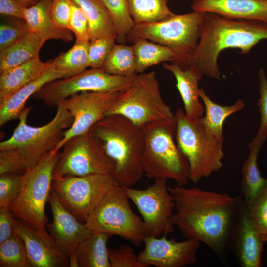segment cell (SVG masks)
Returning a JSON list of instances; mask_svg holds the SVG:
<instances>
[{
    "label": "cell",
    "mask_w": 267,
    "mask_h": 267,
    "mask_svg": "<svg viewBox=\"0 0 267 267\" xmlns=\"http://www.w3.org/2000/svg\"><path fill=\"white\" fill-rule=\"evenodd\" d=\"M174 203L171 218L187 238L206 244L222 261L230 251L234 225L243 199L196 187L168 186Z\"/></svg>",
    "instance_id": "6da1fadb"
},
{
    "label": "cell",
    "mask_w": 267,
    "mask_h": 267,
    "mask_svg": "<svg viewBox=\"0 0 267 267\" xmlns=\"http://www.w3.org/2000/svg\"><path fill=\"white\" fill-rule=\"evenodd\" d=\"M267 39V24L261 21L230 19L206 13L199 42L190 65L202 75L220 79L218 59L223 50H240L246 54L261 40Z\"/></svg>",
    "instance_id": "7a4b0ae2"
},
{
    "label": "cell",
    "mask_w": 267,
    "mask_h": 267,
    "mask_svg": "<svg viewBox=\"0 0 267 267\" xmlns=\"http://www.w3.org/2000/svg\"><path fill=\"white\" fill-rule=\"evenodd\" d=\"M90 130L114 163L112 175L117 185L132 187L139 182L144 175L142 158L145 137L143 128L122 115L109 114Z\"/></svg>",
    "instance_id": "3957f363"
},
{
    "label": "cell",
    "mask_w": 267,
    "mask_h": 267,
    "mask_svg": "<svg viewBox=\"0 0 267 267\" xmlns=\"http://www.w3.org/2000/svg\"><path fill=\"white\" fill-rule=\"evenodd\" d=\"M174 115L176 143L188 163L190 180L197 183L223 166L224 139L210 130L203 117L189 118L181 109Z\"/></svg>",
    "instance_id": "277c9868"
},
{
    "label": "cell",
    "mask_w": 267,
    "mask_h": 267,
    "mask_svg": "<svg viewBox=\"0 0 267 267\" xmlns=\"http://www.w3.org/2000/svg\"><path fill=\"white\" fill-rule=\"evenodd\" d=\"M175 127V119L142 127L145 137L143 168L149 178H170L178 185L185 186L190 180L189 167L176 143Z\"/></svg>",
    "instance_id": "5b68a950"
},
{
    "label": "cell",
    "mask_w": 267,
    "mask_h": 267,
    "mask_svg": "<svg viewBox=\"0 0 267 267\" xmlns=\"http://www.w3.org/2000/svg\"><path fill=\"white\" fill-rule=\"evenodd\" d=\"M206 13L193 11L180 15L174 14L159 22L135 24L126 41L133 43L146 39L171 50L176 56L175 63L182 69L190 65L200 38Z\"/></svg>",
    "instance_id": "8992f818"
},
{
    "label": "cell",
    "mask_w": 267,
    "mask_h": 267,
    "mask_svg": "<svg viewBox=\"0 0 267 267\" xmlns=\"http://www.w3.org/2000/svg\"><path fill=\"white\" fill-rule=\"evenodd\" d=\"M60 155L59 150L49 152L22 175L19 193L9 207L15 218L44 234H48L45 205L52 190L53 172Z\"/></svg>",
    "instance_id": "52a82bcc"
},
{
    "label": "cell",
    "mask_w": 267,
    "mask_h": 267,
    "mask_svg": "<svg viewBox=\"0 0 267 267\" xmlns=\"http://www.w3.org/2000/svg\"><path fill=\"white\" fill-rule=\"evenodd\" d=\"M30 111L31 108L25 107L21 112L12 135L0 143V151L10 148L17 150L32 167L45 154L57 149L65 131L72 125L73 118L68 110L59 104L55 116L49 122L33 127L27 123Z\"/></svg>",
    "instance_id": "ba28073f"
},
{
    "label": "cell",
    "mask_w": 267,
    "mask_h": 267,
    "mask_svg": "<svg viewBox=\"0 0 267 267\" xmlns=\"http://www.w3.org/2000/svg\"><path fill=\"white\" fill-rule=\"evenodd\" d=\"M109 114L122 115L142 127L154 121L175 119L162 99L154 71L136 74L132 84L120 92L106 115Z\"/></svg>",
    "instance_id": "9c48e42d"
},
{
    "label": "cell",
    "mask_w": 267,
    "mask_h": 267,
    "mask_svg": "<svg viewBox=\"0 0 267 267\" xmlns=\"http://www.w3.org/2000/svg\"><path fill=\"white\" fill-rule=\"evenodd\" d=\"M125 188L112 187L85 221L93 232L118 235L139 246L146 236L143 220L132 210Z\"/></svg>",
    "instance_id": "30bf717a"
},
{
    "label": "cell",
    "mask_w": 267,
    "mask_h": 267,
    "mask_svg": "<svg viewBox=\"0 0 267 267\" xmlns=\"http://www.w3.org/2000/svg\"><path fill=\"white\" fill-rule=\"evenodd\" d=\"M116 181L111 174L66 175L54 178L52 191L79 221H86Z\"/></svg>",
    "instance_id": "8fae6325"
},
{
    "label": "cell",
    "mask_w": 267,
    "mask_h": 267,
    "mask_svg": "<svg viewBox=\"0 0 267 267\" xmlns=\"http://www.w3.org/2000/svg\"><path fill=\"white\" fill-rule=\"evenodd\" d=\"M61 148L63 150L53 170V179L66 175L84 176L113 173L114 163L91 130L70 138Z\"/></svg>",
    "instance_id": "7c38bea8"
},
{
    "label": "cell",
    "mask_w": 267,
    "mask_h": 267,
    "mask_svg": "<svg viewBox=\"0 0 267 267\" xmlns=\"http://www.w3.org/2000/svg\"><path fill=\"white\" fill-rule=\"evenodd\" d=\"M136 75L122 76L108 74L100 68H90L68 78L49 82L32 97L49 107H57L64 99L82 92L123 91L132 84Z\"/></svg>",
    "instance_id": "4fadbf2b"
},
{
    "label": "cell",
    "mask_w": 267,
    "mask_h": 267,
    "mask_svg": "<svg viewBox=\"0 0 267 267\" xmlns=\"http://www.w3.org/2000/svg\"><path fill=\"white\" fill-rule=\"evenodd\" d=\"M167 183V179L158 178L145 189L124 187L142 216L146 236H167L173 231L175 203Z\"/></svg>",
    "instance_id": "5bb4252c"
},
{
    "label": "cell",
    "mask_w": 267,
    "mask_h": 267,
    "mask_svg": "<svg viewBox=\"0 0 267 267\" xmlns=\"http://www.w3.org/2000/svg\"><path fill=\"white\" fill-rule=\"evenodd\" d=\"M120 92L85 91L75 94L63 100L62 104L73 118L72 125L64 133L57 149L70 138L89 132L103 118L115 104Z\"/></svg>",
    "instance_id": "9a60e30c"
},
{
    "label": "cell",
    "mask_w": 267,
    "mask_h": 267,
    "mask_svg": "<svg viewBox=\"0 0 267 267\" xmlns=\"http://www.w3.org/2000/svg\"><path fill=\"white\" fill-rule=\"evenodd\" d=\"M200 242L194 238L179 242L168 239L166 235L145 236L144 248L137 255L138 259L146 267H186L196 262Z\"/></svg>",
    "instance_id": "2e32d148"
},
{
    "label": "cell",
    "mask_w": 267,
    "mask_h": 267,
    "mask_svg": "<svg viewBox=\"0 0 267 267\" xmlns=\"http://www.w3.org/2000/svg\"><path fill=\"white\" fill-rule=\"evenodd\" d=\"M14 230L23 240L31 267H69V257L48 233L15 219Z\"/></svg>",
    "instance_id": "e0dca14e"
},
{
    "label": "cell",
    "mask_w": 267,
    "mask_h": 267,
    "mask_svg": "<svg viewBox=\"0 0 267 267\" xmlns=\"http://www.w3.org/2000/svg\"><path fill=\"white\" fill-rule=\"evenodd\" d=\"M48 202L52 220L46 229L56 244L69 256L74 253L78 244L93 233L59 201L51 190Z\"/></svg>",
    "instance_id": "ac0fdd59"
},
{
    "label": "cell",
    "mask_w": 267,
    "mask_h": 267,
    "mask_svg": "<svg viewBox=\"0 0 267 267\" xmlns=\"http://www.w3.org/2000/svg\"><path fill=\"white\" fill-rule=\"evenodd\" d=\"M264 243L243 199L231 236L230 251L233 252L241 267H259Z\"/></svg>",
    "instance_id": "d6986e66"
},
{
    "label": "cell",
    "mask_w": 267,
    "mask_h": 267,
    "mask_svg": "<svg viewBox=\"0 0 267 267\" xmlns=\"http://www.w3.org/2000/svg\"><path fill=\"white\" fill-rule=\"evenodd\" d=\"M193 11L267 24V0H192Z\"/></svg>",
    "instance_id": "ffe728a7"
},
{
    "label": "cell",
    "mask_w": 267,
    "mask_h": 267,
    "mask_svg": "<svg viewBox=\"0 0 267 267\" xmlns=\"http://www.w3.org/2000/svg\"><path fill=\"white\" fill-rule=\"evenodd\" d=\"M163 66L175 77L176 87L183 101L185 115L193 119L203 117L205 108L199 100L198 88V83L203 75L191 66L183 69L175 63H164Z\"/></svg>",
    "instance_id": "44dd1931"
},
{
    "label": "cell",
    "mask_w": 267,
    "mask_h": 267,
    "mask_svg": "<svg viewBox=\"0 0 267 267\" xmlns=\"http://www.w3.org/2000/svg\"><path fill=\"white\" fill-rule=\"evenodd\" d=\"M52 3L50 0H40L24 9L23 19L30 31L38 34L44 42L58 40L69 42L73 40L74 34L70 29L61 28L55 23L51 14Z\"/></svg>",
    "instance_id": "7402d4cb"
},
{
    "label": "cell",
    "mask_w": 267,
    "mask_h": 267,
    "mask_svg": "<svg viewBox=\"0 0 267 267\" xmlns=\"http://www.w3.org/2000/svg\"><path fill=\"white\" fill-rule=\"evenodd\" d=\"M267 137V131L258 130L248 146L249 154L242 172L241 196L247 203L255 198L267 186V179L261 175L257 163L259 152Z\"/></svg>",
    "instance_id": "603a6c76"
},
{
    "label": "cell",
    "mask_w": 267,
    "mask_h": 267,
    "mask_svg": "<svg viewBox=\"0 0 267 267\" xmlns=\"http://www.w3.org/2000/svg\"><path fill=\"white\" fill-rule=\"evenodd\" d=\"M42 75L37 79L26 85L1 103H0V126L18 118L25 108L27 100L38 91L44 85L52 81L60 79L49 61Z\"/></svg>",
    "instance_id": "cb8c5ba5"
},
{
    "label": "cell",
    "mask_w": 267,
    "mask_h": 267,
    "mask_svg": "<svg viewBox=\"0 0 267 267\" xmlns=\"http://www.w3.org/2000/svg\"><path fill=\"white\" fill-rule=\"evenodd\" d=\"M39 56L0 73V103L39 78L46 67Z\"/></svg>",
    "instance_id": "d4e9b609"
},
{
    "label": "cell",
    "mask_w": 267,
    "mask_h": 267,
    "mask_svg": "<svg viewBox=\"0 0 267 267\" xmlns=\"http://www.w3.org/2000/svg\"><path fill=\"white\" fill-rule=\"evenodd\" d=\"M44 42L38 34L30 32L0 51V73L38 56Z\"/></svg>",
    "instance_id": "484cf974"
},
{
    "label": "cell",
    "mask_w": 267,
    "mask_h": 267,
    "mask_svg": "<svg viewBox=\"0 0 267 267\" xmlns=\"http://www.w3.org/2000/svg\"><path fill=\"white\" fill-rule=\"evenodd\" d=\"M111 237L93 232L81 242L75 251L78 267H110L107 243Z\"/></svg>",
    "instance_id": "4316f807"
},
{
    "label": "cell",
    "mask_w": 267,
    "mask_h": 267,
    "mask_svg": "<svg viewBox=\"0 0 267 267\" xmlns=\"http://www.w3.org/2000/svg\"><path fill=\"white\" fill-rule=\"evenodd\" d=\"M71 0L80 7L88 20L90 41L104 37L116 40V30L107 9L100 0Z\"/></svg>",
    "instance_id": "83f0119b"
},
{
    "label": "cell",
    "mask_w": 267,
    "mask_h": 267,
    "mask_svg": "<svg viewBox=\"0 0 267 267\" xmlns=\"http://www.w3.org/2000/svg\"><path fill=\"white\" fill-rule=\"evenodd\" d=\"M89 43L76 41L67 51L49 61L60 79L74 76L89 67Z\"/></svg>",
    "instance_id": "f1b7e54d"
},
{
    "label": "cell",
    "mask_w": 267,
    "mask_h": 267,
    "mask_svg": "<svg viewBox=\"0 0 267 267\" xmlns=\"http://www.w3.org/2000/svg\"><path fill=\"white\" fill-rule=\"evenodd\" d=\"M133 43L137 74L144 73L147 68L161 62L176 61V54L163 45L142 38L137 39Z\"/></svg>",
    "instance_id": "f546056e"
},
{
    "label": "cell",
    "mask_w": 267,
    "mask_h": 267,
    "mask_svg": "<svg viewBox=\"0 0 267 267\" xmlns=\"http://www.w3.org/2000/svg\"><path fill=\"white\" fill-rule=\"evenodd\" d=\"M199 95L204 104L205 114L203 118L205 124L217 137L224 139L222 134L224 122L229 116L243 109L244 102L239 99L233 105H219L213 102L202 88L199 89Z\"/></svg>",
    "instance_id": "4dcf8cb0"
},
{
    "label": "cell",
    "mask_w": 267,
    "mask_h": 267,
    "mask_svg": "<svg viewBox=\"0 0 267 267\" xmlns=\"http://www.w3.org/2000/svg\"><path fill=\"white\" fill-rule=\"evenodd\" d=\"M129 11L135 24L162 21L174 14L168 7V0H127Z\"/></svg>",
    "instance_id": "1f68e13d"
},
{
    "label": "cell",
    "mask_w": 267,
    "mask_h": 267,
    "mask_svg": "<svg viewBox=\"0 0 267 267\" xmlns=\"http://www.w3.org/2000/svg\"><path fill=\"white\" fill-rule=\"evenodd\" d=\"M100 69L108 74L122 76L130 77L137 74L132 45L115 44Z\"/></svg>",
    "instance_id": "d6a6232c"
},
{
    "label": "cell",
    "mask_w": 267,
    "mask_h": 267,
    "mask_svg": "<svg viewBox=\"0 0 267 267\" xmlns=\"http://www.w3.org/2000/svg\"><path fill=\"white\" fill-rule=\"evenodd\" d=\"M107 9L117 33L116 41L124 44L135 23L127 0H100Z\"/></svg>",
    "instance_id": "836d02e7"
},
{
    "label": "cell",
    "mask_w": 267,
    "mask_h": 267,
    "mask_svg": "<svg viewBox=\"0 0 267 267\" xmlns=\"http://www.w3.org/2000/svg\"><path fill=\"white\" fill-rule=\"evenodd\" d=\"M0 267H31L24 243L14 230L0 243Z\"/></svg>",
    "instance_id": "e575fe53"
},
{
    "label": "cell",
    "mask_w": 267,
    "mask_h": 267,
    "mask_svg": "<svg viewBox=\"0 0 267 267\" xmlns=\"http://www.w3.org/2000/svg\"><path fill=\"white\" fill-rule=\"evenodd\" d=\"M246 204L251 218L266 242L267 241V186L255 198Z\"/></svg>",
    "instance_id": "d590c367"
},
{
    "label": "cell",
    "mask_w": 267,
    "mask_h": 267,
    "mask_svg": "<svg viewBox=\"0 0 267 267\" xmlns=\"http://www.w3.org/2000/svg\"><path fill=\"white\" fill-rule=\"evenodd\" d=\"M24 19L14 18L1 22L0 51L12 45L30 33Z\"/></svg>",
    "instance_id": "8d00e7d4"
},
{
    "label": "cell",
    "mask_w": 267,
    "mask_h": 267,
    "mask_svg": "<svg viewBox=\"0 0 267 267\" xmlns=\"http://www.w3.org/2000/svg\"><path fill=\"white\" fill-rule=\"evenodd\" d=\"M116 39L100 37L91 40L88 44L89 66L100 68L107 58L115 44Z\"/></svg>",
    "instance_id": "74e56055"
},
{
    "label": "cell",
    "mask_w": 267,
    "mask_h": 267,
    "mask_svg": "<svg viewBox=\"0 0 267 267\" xmlns=\"http://www.w3.org/2000/svg\"><path fill=\"white\" fill-rule=\"evenodd\" d=\"M21 182V174L15 173L0 174V207L9 208L19 193Z\"/></svg>",
    "instance_id": "f35d334b"
},
{
    "label": "cell",
    "mask_w": 267,
    "mask_h": 267,
    "mask_svg": "<svg viewBox=\"0 0 267 267\" xmlns=\"http://www.w3.org/2000/svg\"><path fill=\"white\" fill-rule=\"evenodd\" d=\"M30 166L25 158L16 149L0 151V174L15 173L22 175Z\"/></svg>",
    "instance_id": "ab89813d"
},
{
    "label": "cell",
    "mask_w": 267,
    "mask_h": 267,
    "mask_svg": "<svg viewBox=\"0 0 267 267\" xmlns=\"http://www.w3.org/2000/svg\"><path fill=\"white\" fill-rule=\"evenodd\" d=\"M110 267H146L140 262L134 250L127 244L117 249H108Z\"/></svg>",
    "instance_id": "60d3db41"
},
{
    "label": "cell",
    "mask_w": 267,
    "mask_h": 267,
    "mask_svg": "<svg viewBox=\"0 0 267 267\" xmlns=\"http://www.w3.org/2000/svg\"><path fill=\"white\" fill-rule=\"evenodd\" d=\"M69 28L76 37V41L86 43L90 41L88 20L80 7L72 1Z\"/></svg>",
    "instance_id": "b9f144b4"
},
{
    "label": "cell",
    "mask_w": 267,
    "mask_h": 267,
    "mask_svg": "<svg viewBox=\"0 0 267 267\" xmlns=\"http://www.w3.org/2000/svg\"><path fill=\"white\" fill-rule=\"evenodd\" d=\"M71 11V0H54L52 1L51 16L55 23L60 27L70 29Z\"/></svg>",
    "instance_id": "7bdbcfd3"
},
{
    "label": "cell",
    "mask_w": 267,
    "mask_h": 267,
    "mask_svg": "<svg viewBox=\"0 0 267 267\" xmlns=\"http://www.w3.org/2000/svg\"><path fill=\"white\" fill-rule=\"evenodd\" d=\"M258 76L260 94L258 105L261 116L259 130L267 131V79L262 68L259 70Z\"/></svg>",
    "instance_id": "ee69618b"
},
{
    "label": "cell",
    "mask_w": 267,
    "mask_h": 267,
    "mask_svg": "<svg viewBox=\"0 0 267 267\" xmlns=\"http://www.w3.org/2000/svg\"><path fill=\"white\" fill-rule=\"evenodd\" d=\"M15 219L9 208L0 207V243L9 238L13 233Z\"/></svg>",
    "instance_id": "f6af8a7d"
},
{
    "label": "cell",
    "mask_w": 267,
    "mask_h": 267,
    "mask_svg": "<svg viewBox=\"0 0 267 267\" xmlns=\"http://www.w3.org/2000/svg\"><path fill=\"white\" fill-rule=\"evenodd\" d=\"M29 7L17 0H0V13L11 17L23 19V11Z\"/></svg>",
    "instance_id": "bcb514c9"
},
{
    "label": "cell",
    "mask_w": 267,
    "mask_h": 267,
    "mask_svg": "<svg viewBox=\"0 0 267 267\" xmlns=\"http://www.w3.org/2000/svg\"><path fill=\"white\" fill-rule=\"evenodd\" d=\"M26 4L29 7L34 5L38 2L40 0H17Z\"/></svg>",
    "instance_id": "7dc6e473"
},
{
    "label": "cell",
    "mask_w": 267,
    "mask_h": 267,
    "mask_svg": "<svg viewBox=\"0 0 267 267\" xmlns=\"http://www.w3.org/2000/svg\"><path fill=\"white\" fill-rule=\"evenodd\" d=\"M51 0V1H54V0Z\"/></svg>",
    "instance_id": "c3c4849f"
},
{
    "label": "cell",
    "mask_w": 267,
    "mask_h": 267,
    "mask_svg": "<svg viewBox=\"0 0 267 267\" xmlns=\"http://www.w3.org/2000/svg\"></svg>",
    "instance_id": "681fc988"
}]
</instances>
